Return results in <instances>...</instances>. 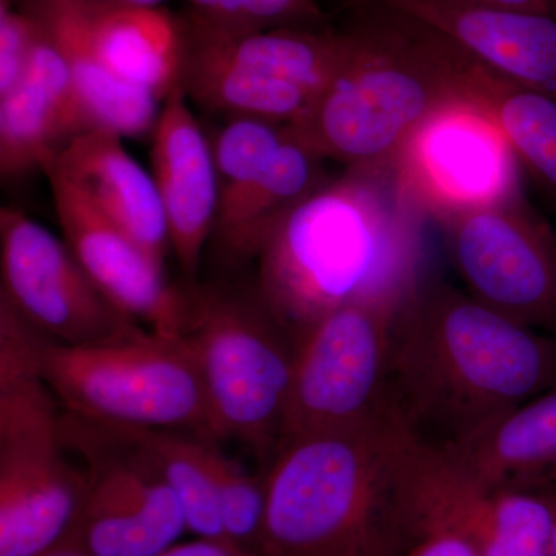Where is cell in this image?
<instances>
[{
  "label": "cell",
  "mask_w": 556,
  "mask_h": 556,
  "mask_svg": "<svg viewBox=\"0 0 556 556\" xmlns=\"http://www.w3.org/2000/svg\"><path fill=\"white\" fill-rule=\"evenodd\" d=\"M556 387V336L422 280L394 311L388 413L424 445L444 448Z\"/></svg>",
  "instance_id": "1"
},
{
  "label": "cell",
  "mask_w": 556,
  "mask_h": 556,
  "mask_svg": "<svg viewBox=\"0 0 556 556\" xmlns=\"http://www.w3.org/2000/svg\"><path fill=\"white\" fill-rule=\"evenodd\" d=\"M426 218L391 161L346 167L289 212L260 249V292L298 338L346 306L396 311L424 280Z\"/></svg>",
  "instance_id": "2"
},
{
  "label": "cell",
  "mask_w": 556,
  "mask_h": 556,
  "mask_svg": "<svg viewBox=\"0 0 556 556\" xmlns=\"http://www.w3.org/2000/svg\"><path fill=\"white\" fill-rule=\"evenodd\" d=\"M345 53L292 138L345 167L390 163L413 130L464 97L470 54L380 0H343Z\"/></svg>",
  "instance_id": "3"
},
{
  "label": "cell",
  "mask_w": 556,
  "mask_h": 556,
  "mask_svg": "<svg viewBox=\"0 0 556 556\" xmlns=\"http://www.w3.org/2000/svg\"><path fill=\"white\" fill-rule=\"evenodd\" d=\"M409 434L393 416L285 442L265 470L262 556H394Z\"/></svg>",
  "instance_id": "4"
},
{
  "label": "cell",
  "mask_w": 556,
  "mask_h": 556,
  "mask_svg": "<svg viewBox=\"0 0 556 556\" xmlns=\"http://www.w3.org/2000/svg\"><path fill=\"white\" fill-rule=\"evenodd\" d=\"M42 339L0 299V556L62 546L86 493L62 434L64 409L40 375Z\"/></svg>",
  "instance_id": "5"
},
{
  "label": "cell",
  "mask_w": 556,
  "mask_h": 556,
  "mask_svg": "<svg viewBox=\"0 0 556 556\" xmlns=\"http://www.w3.org/2000/svg\"><path fill=\"white\" fill-rule=\"evenodd\" d=\"M218 442L236 441L265 471L283 439L299 338L273 313L257 281L199 285L188 332Z\"/></svg>",
  "instance_id": "6"
},
{
  "label": "cell",
  "mask_w": 556,
  "mask_h": 556,
  "mask_svg": "<svg viewBox=\"0 0 556 556\" xmlns=\"http://www.w3.org/2000/svg\"><path fill=\"white\" fill-rule=\"evenodd\" d=\"M38 362L47 386L73 415L113 427L188 431L218 442L188 336L142 328L91 346L61 345L43 336Z\"/></svg>",
  "instance_id": "7"
},
{
  "label": "cell",
  "mask_w": 556,
  "mask_h": 556,
  "mask_svg": "<svg viewBox=\"0 0 556 556\" xmlns=\"http://www.w3.org/2000/svg\"><path fill=\"white\" fill-rule=\"evenodd\" d=\"M185 27L181 87L199 108L229 118L294 123L313 105L345 53L339 25L254 33Z\"/></svg>",
  "instance_id": "8"
},
{
  "label": "cell",
  "mask_w": 556,
  "mask_h": 556,
  "mask_svg": "<svg viewBox=\"0 0 556 556\" xmlns=\"http://www.w3.org/2000/svg\"><path fill=\"white\" fill-rule=\"evenodd\" d=\"M62 434L87 485L64 544L87 556H160L188 532L185 511L134 428L64 409Z\"/></svg>",
  "instance_id": "9"
},
{
  "label": "cell",
  "mask_w": 556,
  "mask_h": 556,
  "mask_svg": "<svg viewBox=\"0 0 556 556\" xmlns=\"http://www.w3.org/2000/svg\"><path fill=\"white\" fill-rule=\"evenodd\" d=\"M470 298L556 336V232L522 192L439 223Z\"/></svg>",
  "instance_id": "10"
},
{
  "label": "cell",
  "mask_w": 556,
  "mask_h": 556,
  "mask_svg": "<svg viewBox=\"0 0 556 556\" xmlns=\"http://www.w3.org/2000/svg\"><path fill=\"white\" fill-rule=\"evenodd\" d=\"M394 311L346 306L299 336L285 442L388 416L387 369ZM280 450V448H278Z\"/></svg>",
  "instance_id": "11"
},
{
  "label": "cell",
  "mask_w": 556,
  "mask_h": 556,
  "mask_svg": "<svg viewBox=\"0 0 556 556\" xmlns=\"http://www.w3.org/2000/svg\"><path fill=\"white\" fill-rule=\"evenodd\" d=\"M404 540L420 530L464 538L481 556H552L555 507L548 492L497 489L442 450L409 439L401 482Z\"/></svg>",
  "instance_id": "12"
},
{
  "label": "cell",
  "mask_w": 556,
  "mask_h": 556,
  "mask_svg": "<svg viewBox=\"0 0 556 556\" xmlns=\"http://www.w3.org/2000/svg\"><path fill=\"white\" fill-rule=\"evenodd\" d=\"M391 164L409 199L438 223L521 192L510 142L492 113L471 98L430 113Z\"/></svg>",
  "instance_id": "13"
},
{
  "label": "cell",
  "mask_w": 556,
  "mask_h": 556,
  "mask_svg": "<svg viewBox=\"0 0 556 556\" xmlns=\"http://www.w3.org/2000/svg\"><path fill=\"white\" fill-rule=\"evenodd\" d=\"M0 298L61 345H101L144 328L102 294L65 240L21 208L0 211Z\"/></svg>",
  "instance_id": "14"
},
{
  "label": "cell",
  "mask_w": 556,
  "mask_h": 556,
  "mask_svg": "<svg viewBox=\"0 0 556 556\" xmlns=\"http://www.w3.org/2000/svg\"><path fill=\"white\" fill-rule=\"evenodd\" d=\"M65 243L102 294L150 331L186 336L195 320L199 287L178 288L164 263L110 222L79 190L47 174Z\"/></svg>",
  "instance_id": "15"
},
{
  "label": "cell",
  "mask_w": 556,
  "mask_h": 556,
  "mask_svg": "<svg viewBox=\"0 0 556 556\" xmlns=\"http://www.w3.org/2000/svg\"><path fill=\"white\" fill-rule=\"evenodd\" d=\"M31 17L38 30L30 64L20 84L0 98L3 181L43 172L73 139L97 129L60 43L38 17Z\"/></svg>",
  "instance_id": "16"
},
{
  "label": "cell",
  "mask_w": 556,
  "mask_h": 556,
  "mask_svg": "<svg viewBox=\"0 0 556 556\" xmlns=\"http://www.w3.org/2000/svg\"><path fill=\"white\" fill-rule=\"evenodd\" d=\"M152 177L169 225L170 248L192 287L219 207L212 142L190 110L181 84L163 101L152 131Z\"/></svg>",
  "instance_id": "17"
},
{
  "label": "cell",
  "mask_w": 556,
  "mask_h": 556,
  "mask_svg": "<svg viewBox=\"0 0 556 556\" xmlns=\"http://www.w3.org/2000/svg\"><path fill=\"white\" fill-rule=\"evenodd\" d=\"M441 31L497 75L556 101V14L380 0Z\"/></svg>",
  "instance_id": "18"
},
{
  "label": "cell",
  "mask_w": 556,
  "mask_h": 556,
  "mask_svg": "<svg viewBox=\"0 0 556 556\" xmlns=\"http://www.w3.org/2000/svg\"><path fill=\"white\" fill-rule=\"evenodd\" d=\"M43 174L65 179L139 247L164 263L172 249L170 233L155 179L131 159L119 134L97 127L79 135Z\"/></svg>",
  "instance_id": "19"
},
{
  "label": "cell",
  "mask_w": 556,
  "mask_h": 556,
  "mask_svg": "<svg viewBox=\"0 0 556 556\" xmlns=\"http://www.w3.org/2000/svg\"><path fill=\"white\" fill-rule=\"evenodd\" d=\"M91 49L119 79L161 102L181 83L185 27L161 7L67 0Z\"/></svg>",
  "instance_id": "20"
},
{
  "label": "cell",
  "mask_w": 556,
  "mask_h": 556,
  "mask_svg": "<svg viewBox=\"0 0 556 556\" xmlns=\"http://www.w3.org/2000/svg\"><path fill=\"white\" fill-rule=\"evenodd\" d=\"M439 450L497 489L555 490L556 387L508 409L471 437Z\"/></svg>",
  "instance_id": "21"
},
{
  "label": "cell",
  "mask_w": 556,
  "mask_h": 556,
  "mask_svg": "<svg viewBox=\"0 0 556 556\" xmlns=\"http://www.w3.org/2000/svg\"><path fill=\"white\" fill-rule=\"evenodd\" d=\"M38 17L60 43L72 70L76 89L97 127L123 138L152 134L163 102L148 91L131 87L102 64L79 27L67 0H13Z\"/></svg>",
  "instance_id": "22"
},
{
  "label": "cell",
  "mask_w": 556,
  "mask_h": 556,
  "mask_svg": "<svg viewBox=\"0 0 556 556\" xmlns=\"http://www.w3.org/2000/svg\"><path fill=\"white\" fill-rule=\"evenodd\" d=\"M470 60L464 97L481 102L492 113L521 174L556 218V101L497 75L473 56Z\"/></svg>",
  "instance_id": "23"
},
{
  "label": "cell",
  "mask_w": 556,
  "mask_h": 556,
  "mask_svg": "<svg viewBox=\"0 0 556 556\" xmlns=\"http://www.w3.org/2000/svg\"><path fill=\"white\" fill-rule=\"evenodd\" d=\"M329 178L325 160L292 138L287 129V139L268 169L215 225L214 237L219 247L232 258H257L260 249L289 212Z\"/></svg>",
  "instance_id": "24"
},
{
  "label": "cell",
  "mask_w": 556,
  "mask_h": 556,
  "mask_svg": "<svg viewBox=\"0 0 556 556\" xmlns=\"http://www.w3.org/2000/svg\"><path fill=\"white\" fill-rule=\"evenodd\" d=\"M134 430L177 495L188 532L195 538L226 541L211 467L212 447L218 442L188 431Z\"/></svg>",
  "instance_id": "25"
},
{
  "label": "cell",
  "mask_w": 556,
  "mask_h": 556,
  "mask_svg": "<svg viewBox=\"0 0 556 556\" xmlns=\"http://www.w3.org/2000/svg\"><path fill=\"white\" fill-rule=\"evenodd\" d=\"M285 139L287 126L283 124L249 116L226 119L211 141L219 188L217 222L228 215L265 174Z\"/></svg>",
  "instance_id": "26"
},
{
  "label": "cell",
  "mask_w": 556,
  "mask_h": 556,
  "mask_svg": "<svg viewBox=\"0 0 556 556\" xmlns=\"http://www.w3.org/2000/svg\"><path fill=\"white\" fill-rule=\"evenodd\" d=\"M182 11L200 27L219 33H254L273 28H327L331 17L318 0H186Z\"/></svg>",
  "instance_id": "27"
},
{
  "label": "cell",
  "mask_w": 556,
  "mask_h": 556,
  "mask_svg": "<svg viewBox=\"0 0 556 556\" xmlns=\"http://www.w3.org/2000/svg\"><path fill=\"white\" fill-rule=\"evenodd\" d=\"M212 479L226 541L260 555L266 511L265 471L254 473L226 455L218 444L211 452Z\"/></svg>",
  "instance_id": "28"
},
{
  "label": "cell",
  "mask_w": 556,
  "mask_h": 556,
  "mask_svg": "<svg viewBox=\"0 0 556 556\" xmlns=\"http://www.w3.org/2000/svg\"><path fill=\"white\" fill-rule=\"evenodd\" d=\"M36 21L13 0H0V98L27 72L36 40Z\"/></svg>",
  "instance_id": "29"
},
{
  "label": "cell",
  "mask_w": 556,
  "mask_h": 556,
  "mask_svg": "<svg viewBox=\"0 0 556 556\" xmlns=\"http://www.w3.org/2000/svg\"><path fill=\"white\" fill-rule=\"evenodd\" d=\"M394 556H481L464 538L445 530L409 533Z\"/></svg>",
  "instance_id": "30"
},
{
  "label": "cell",
  "mask_w": 556,
  "mask_h": 556,
  "mask_svg": "<svg viewBox=\"0 0 556 556\" xmlns=\"http://www.w3.org/2000/svg\"><path fill=\"white\" fill-rule=\"evenodd\" d=\"M160 556H260L233 546L228 541L193 538L192 541L175 544Z\"/></svg>",
  "instance_id": "31"
},
{
  "label": "cell",
  "mask_w": 556,
  "mask_h": 556,
  "mask_svg": "<svg viewBox=\"0 0 556 556\" xmlns=\"http://www.w3.org/2000/svg\"><path fill=\"white\" fill-rule=\"evenodd\" d=\"M453 5L478 7V9L532 11V13L556 14L555 0H438Z\"/></svg>",
  "instance_id": "32"
},
{
  "label": "cell",
  "mask_w": 556,
  "mask_h": 556,
  "mask_svg": "<svg viewBox=\"0 0 556 556\" xmlns=\"http://www.w3.org/2000/svg\"><path fill=\"white\" fill-rule=\"evenodd\" d=\"M39 556H87L79 552L78 548L62 544V546L53 548V551L46 552V554Z\"/></svg>",
  "instance_id": "33"
},
{
  "label": "cell",
  "mask_w": 556,
  "mask_h": 556,
  "mask_svg": "<svg viewBox=\"0 0 556 556\" xmlns=\"http://www.w3.org/2000/svg\"><path fill=\"white\" fill-rule=\"evenodd\" d=\"M164 0H119V3L126 5H141V7H161Z\"/></svg>",
  "instance_id": "34"
},
{
  "label": "cell",
  "mask_w": 556,
  "mask_h": 556,
  "mask_svg": "<svg viewBox=\"0 0 556 556\" xmlns=\"http://www.w3.org/2000/svg\"><path fill=\"white\" fill-rule=\"evenodd\" d=\"M552 497H554L555 507V521H554V538H552V556H556V489L551 490Z\"/></svg>",
  "instance_id": "35"
}]
</instances>
